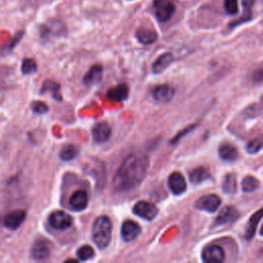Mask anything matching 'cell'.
Listing matches in <instances>:
<instances>
[{
    "instance_id": "13",
    "label": "cell",
    "mask_w": 263,
    "mask_h": 263,
    "mask_svg": "<svg viewBox=\"0 0 263 263\" xmlns=\"http://www.w3.org/2000/svg\"><path fill=\"white\" fill-rule=\"evenodd\" d=\"M239 217V211L232 206L224 207L219 212L218 216L215 219V226L225 225L227 223L233 222L236 218Z\"/></svg>"
},
{
    "instance_id": "23",
    "label": "cell",
    "mask_w": 263,
    "mask_h": 263,
    "mask_svg": "<svg viewBox=\"0 0 263 263\" xmlns=\"http://www.w3.org/2000/svg\"><path fill=\"white\" fill-rule=\"evenodd\" d=\"M236 187H238V184H236V177L234 174L229 173L224 177L223 185L222 188L225 193L228 194H233L236 191Z\"/></svg>"
},
{
    "instance_id": "2",
    "label": "cell",
    "mask_w": 263,
    "mask_h": 263,
    "mask_svg": "<svg viewBox=\"0 0 263 263\" xmlns=\"http://www.w3.org/2000/svg\"><path fill=\"white\" fill-rule=\"evenodd\" d=\"M112 235V224L107 216L98 217L92 227V238L94 243L100 248H106Z\"/></svg>"
},
{
    "instance_id": "22",
    "label": "cell",
    "mask_w": 263,
    "mask_h": 263,
    "mask_svg": "<svg viewBox=\"0 0 263 263\" xmlns=\"http://www.w3.org/2000/svg\"><path fill=\"white\" fill-rule=\"evenodd\" d=\"M136 37H137V39H138V41L140 43L148 45V44H152V43H154L156 41L157 34L153 30L141 28V29L137 30Z\"/></svg>"
},
{
    "instance_id": "31",
    "label": "cell",
    "mask_w": 263,
    "mask_h": 263,
    "mask_svg": "<svg viewBox=\"0 0 263 263\" xmlns=\"http://www.w3.org/2000/svg\"><path fill=\"white\" fill-rule=\"evenodd\" d=\"M224 10L228 15H236L239 13L238 0H224Z\"/></svg>"
},
{
    "instance_id": "32",
    "label": "cell",
    "mask_w": 263,
    "mask_h": 263,
    "mask_svg": "<svg viewBox=\"0 0 263 263\" xmlns=\"http://www.w3.org/2000/svg\"><path fill=\"white\" fill-rule=\"evenodd\" d=\"M32 110L37 114H43L48 111L47 105L41 101H35L32 103Z\"/></svg>"
},
{
    "instance_id": "6",
    "label": "cell",
    "mask_w": 263,
    "mask_h": 263,
    "mask_svg": "<svg viewBox=\"0 0 263 263\" xmlns=\"http://www.w3.org/2000/svg\"><path fill=\"white\" fill-rule=\"evenodd\" d=\"M48 222L52 228L58 230H65L72 225L73 219L69 214L63 211H56L50 214Z\"/></svg>"
},
{
    "instance_id": "3",
    "label": "cell",
    "mask_w": 263,
    "mask_h": 263,
    "mask_svg": "<svg viewBox=\"0 0 263 263\" xmlns=\"http://www.w3.org/2000/svg\"><path fill=\"white\" fill-rule=\"evenodd\" d=\"M155 17L160 22H168L176 11L175 0H153Z\"/></svg>"
},
{
    "instance_id": "4",
    "label": "cell",
    "mask_w": 263,
    "mask_h": 263,
    "mask_svg": "<svg viewBox=\"0 0 263 263\" xmlns=\"http://www.w3.org/2000/svg\"><path fill=\"white\" fill-rule=\"evenodd\" d=\"M133 212L135 215L145 220L151 221L156 217L157 213H159V210H157L156 206H154L152 203L146 201H140L134 206Z\"/></svg>"
},
{
    "instance_id": "9",
    "label": "cell",
    "mask_w": 263,
    "mask_h": 263,
    "mask_svg": "<svg viewBox=\"0 0 263 263\" xmlns=\"http://www.w3.org/2000/svg\"><path fill=\"white\" fill-rule=\"evenodd\" d=\"M141 232V227L135 221L126 220L121 225V236L125 242H132L138 238Z\"/></svg>"
},
{
    "instance_id": "18",
    "label": "cell",
    "mask_w": 263,
    "mask_h": 263,
    "mask_svg": "<svg viewBox=\"0 0 263 263\" xmlns=\"http://www.w3.org/2000/svg\"><path fill=\"white\" fill-rule=\"evenodd\" d=\"M262 218H263V208L258 210L257 212H255L248 221V224H247V227H246V234H245L246 239L248 241L253 239V236L255 235L256 230H257L258 223L260 222V220Z\"/></svg>"
},
{
    "instance_id": "34",
    "label": "cell",
    "mask_w": 263,
    "mask_h": 263,
    "mask_svg": "<svg viewBox=\"0 0 263 263\" xmlns=\"http://www.w3.org/2000/svg\"><path fill=\"white\" fill-rule=\"evenodd\" d=\"M260 235L263 236V224H262V226H261V228H260Z\"/></svg>"
},
{
    "instance_id": "20",
    "label": "cell",
    "mask_w": 263,
    "mask_h": 263,
    "mask_svg": "<svg viewBox=\"0 0 263 263\" xmlns=\"http://www.w3.org/2000/svg\"><path fill=\"white\" fill-rule=\"evenodd\" d=\"M219 156L221 160L225 162H234L238 159L239 152L235 146L229 143H224L219 147Z\"/></svg>"
},
{
    "instance_id": "8",
    "label": "cell",
    "mask_w": 263,
    "mask_h": 263,
    "mask_svg": "<svg viewBox=\"0 0 263 263\" xmlns=\"http://www.w3.org/2000/svg\"><path fill=\"white\" fill-rule=\"evenodd\" d=\"M202 258L208 263H221L224 261L225 253L220 246H210L203 251Z\"/></svg>"
},
{
    "instance_id": "26",
    "label": "cell",
    "mask_w": 263,
    "mask_h": 263,
    "mask_svg": "<svg viewBox=\"0 0 263 263\" xmlns=\"http://www.w3.org/2000/svg\"><path fill=\"white\" fill-rule=\"evenodd\" d=\"M78 153H80V148H78V146L70 144V145L65 146L60 151V157H61V160L68 162V161L75 159V157L78 155Z\"/></svg>"
},
{
    "instance_id": "30",
    "label": "cell",
    "mask_w": 263,
    "mask_h": 263,
    "mask_svg": "<svg viewBox=\"0 0 263 263\" xmlns=\"http://www.w3.org/2000/svg\"><path fill=\"white\" fill-rule=\"evenodd\" d=\"M21 70H22L23 74H31V73L36 72L37 66H36L35 61L32 59H25L22 63Z\"/></svg>"
},
{
    "instance_id": "29",
    "label": "cell",
    "mask_w": 263,
    "mask_h": 263,
    "mask_svg": "<svg viewBox=\"0 0 263 263\" xmlns=\"http://www.w3.org/2000/svg\"><path fill=\"white\" fill-rule=\"evenodd\" d=\"M76 255H77V257L80 258L81 260L87 261V260H89V259H91V258L94 257L95 251H94V249H93L92 247L86 245V246H83V247H81L80 249L77 250Z\"/></svg>"
},
{
    "instance_id": "11",
    "label": "cell",
    "mask_w": 263,
    "mask_h": 263,
    "mask_svg": "<svg viewBox=\"0 0 263 263\" xmlns=\"http://www.w3.org/2000/svg\"><path fill=\"white\" fill-rule=\"evenodd\" d=\"M26 219V212L24 210H16V211L10 212L5 217V226L10 230L18 229L24 220Z\"/></svg>"
},
{
    "instance_id": "5",
    "label": "cell",
    "mask_w": 263,
    "mask_h": 263,
    "mask_svg": "<svg viewBox=\"0 0 263 263\" xmlns=\"http://www.w3.org/2000/svg\"><path fill=\"white\" fill-rule=\"evenodd\" d=\"M221 205V200L216 194H208L205 196H202L200 200L195 203V208L202 211H206L209 213L216 212L219 206Z\"/></svg>"
},
{
    "instance_id": "15",
    "label": "cell",
    "mask_w": 263,
    "mask_h": 263,
    "mask_svg": "<svg viewBox=\"0 0 263 263\" xmlns=\"http://www.w3.org/2000/svg\"><path fill=\"white\" fill-rule=\"evenodd\" d=\"M174 89L169 86V85H162V86H157L154 90H153V98L162 103L165 102H169L173 99L174 97Z\"/></svg>"
},
{
    "instance_id": "14",
    "label": "cell",
    "mask_w": 263,
    "mask_h": 263,
    "mask_svg": "<svg viewBox=\"0 0 263 263\" xmlns=\"http://www.w3.org/2000/svg\"><path fill=\"white\" fill-rule=\"evenodd\" d=\"M50 249L49 244L45 240L36 241L31 249V256L35 260H44L49 257Z\"/></svg>"
},
{
    "instance_id": "19",
    "label": "cell",
    "mask_w": 263,
    "mask_h": 263,
    "mask_svg": "<svg viewBox=\"0 0 263 263\" xmlns=\"http://www.w3.org/2000/svg\"><path fill=\"white\" fill-rule=\"evenodd\" d=\"M128 97V87L124 84L111 88L107 92V98L114 102H122Z\"/></svg>"
},
{
    "instance_id": "35",
    "label": "cell",
    "mask_w": 263,
    "mask_h": 263,
    "mask_svg": "<svg viewBox=\"0 0 263 263\" xmlns=\"http://www.w3.org/2000/svg\"><path fill=\"white\" fill-rule=\"evenodd\" d=\"M262 101H263V97H262Z\"/></svg>"
},
{
    "instance_id": "24",
    "label": "cell",
    "mask_w": 263,
    "mask_h": 263,
    "mask_svg": "<svg viewBox=\"0 0 263 263\" xmlns=\"http://www.w3.org/2000/svg\"><path fill=\"white\" fill-rule=\"evenodd\" d=\"M210 178H211V176H210V173L208 172V170H206L203 167H199L190 173V180L193 184L203 183Z\"/></svg>"
},
{
    "instance_id": "25",
    "label": "cell",
    "mask_w": 263,
    "mask_h": 263,
    "mask_svg": "<svg viewBox=\"0 0 263 263\" xmlns=\"http://www.w3.org/2000/svg\"><path fill=\"white\" fill-rule=\"evenodd\" d=\"M41 94H45V93H50L52 98L55 100H61V95H60V85L55 83V82H45L43 84V87L41 89Z\"/></svg>"
},
{
    "instance_id": "28",
    "label": "cell",
    "mask_w": 263,
    "mask_h": 263,
    "mask_svg": "<svg viewBox=\"0 0 263 263\" xmlns=\"http://www.w3.org/2000/svg\"><path fill=\"white\" fill-rule=\"evenodd\" d=\"M263 148V134L257 136L252 141H250L246 147L247 151L250 154H255Z\"/></svg>"
},
{
    "instance_id": "33",
    "label": "cell",
    "mask_w": 263,
    "mask_h": 263,
    "mask_svg": "<svg viewBox=\"0 0 263 263\" xmlns=\"http://www.w3.org/2000/svg\"><path fill=\"white\" fill-rule=\"evenodd\" d=\"M253 80L255 83H263V69H258L254 72Z\"/></svg>"
},
{
    "instance_id": "27",
    "label": "cell",
    "mask_w": 263,
    "mask_h": 263,
    "mask_svg": "<svg viewBox=\"0 0 263 263\" xmlns=\"http://www.w3.org/2000/svg\"><path fill=\"white\" fill-rule=\"evenodd\" d=\"M260 185L257 178L254 176H246L242 181V188L244 192H252L255 191Z\"/></svg>"
},
{
    "instance_id": "16",
    "label": "cell",
    "mask_w": 263,
    "mask_h": 263,
    "mask_svg": "<svg viewBox=\"0 0 263 263\" xmlns=\"http://www.w3.org/2000/svg\"><path fill=\"white\" fill-rule=\"evenodd\" d=\"M103 76V68L100 65H94L85 75L84 84L88 87H92L100 84Z\"/></svg>"
},
{
    "instance_id": "10",
    "label": "cell",
    "mask_w": 263,
    "mask_h": 263,
    "mask_svg": "<svg viewBox=\"0 0 263 263\" xmlns=\"http://www.w3.org/2000/svg\"><path fill=\"white\" fill-rule=\"evenodd\" d=\"M92 136L97 143L106 142L111 136V127L107 122H99L94 125Z\"/></svg>"
},
{
    "instance_id": "17",
    "label": "cell",
    "mask_w": 263,
    "mask_h": 263,
    "mask_svg": "<svg viewBox=\"0 0 263 263\" xmlns=\"http://www.w3.org/2000/svg\"><path fill=\"white\" fill-rule=\"evenodd\" d=\"M242 4H243V8H244V15L240 19L230 23L229 28H234V27H236V26L242 25L243 23H246V22H249L252 20V9L255 4V0H242Z\"/></svg>"
},
{
    "instance_id": "1",
    "label": "cell",
    "mask_w": 263,
    "mask_h": 263,
    "mask_svg": "<svg viewBox=\"0 0 263 263\" xmlns=\"http://www.w3.org/2000/svg\"><path fill=\"white\" fill-rule=\"evenodd\" d=\"M149 169V157L144 153L127 155L117 169L113 185L116 190L125 192L136 189L145 179Z\"/></svg>"
},
{
    "instance_id": "21",
    "label": "cell",
    "mask_w": 263,
    "mask_h": 263,
    "mask_svg": "<svg viewBox=\"0 0 263 263\" xmlns=\"http://www.w3.org/2000/svg\"><path fill=\"white\" fill-rule=\"evenodd\" d=\"M173 60H174V57L171 52H166V54H163L162 56H160L153 63V66H152L153 73L159 74V73L163 72L171 65Z\"/></svg>"
},
{
    "instance_id": "7",
    "label": "cell",
    "mask_w": 263,
    "mask_h": 263,
    "mask_svg": "<svg viewBox=\"0 0 263 263\" xmlns=\"http://www.w3.org/2000/svg\"><path fill=\"white\" fill-rule=\"evenodd\" d=\"M168 184L171 191L176 195H180L184 193L187 188L185 178H184V176L179 172H174L173 174L170 175Z\"/></svg>"
},
{
    "instance_id": "12",
    "label": "cell",
    "mask_w": 263,
    "mask_h": 263,
    "mask_svg": "<svg viewBox=\"0 0 263 263\" xmlns=\"http://www.w3.org/2000/svg\"><path fill=\"white\" fill-rule=\"evenodd\" d=\"M89 204V196L88 193L85 190H76L72 193V195L69 199V205L74 211H83Z\"/></svg>"
}]
</instances>
